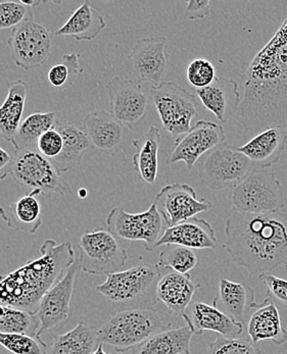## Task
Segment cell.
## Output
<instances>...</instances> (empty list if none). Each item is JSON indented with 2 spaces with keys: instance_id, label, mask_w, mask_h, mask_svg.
<instances>
[{
  "instance_id": "obj_31",
  "label": "cell",
  "mask_w": 287,
  "mask_h": 354,
  "mask_svg": "<svg viewBox=\"0 0 287 354\" xmlns=\"http://www.w3.org/2000/svg\"><path fill=\"white\" fill-rule=\"evenodd\" d=\"M0 216L10 228L35 234L42 225V212L35 195L21 197L8 209H0Z\"/></svg>"
},
{
  "instance_id": "obj_33",
  "label": "cell",
  "mask_w": 287,
  "mask_h": 354,
  "mask_svg": "<svg viewBox=\"0 0 287 354\" xmlns=\"http://www.w3.org/2000/svg\"><path fill=\"white\" fill-rule=\"evenodd\" d=\"M98 335L85 322L53 339L47 354H92L98 346Z\"/></svg>"
},
{
  "instance_id": "obj_27",
  "label": "cell",
  "mask_w": 287,
  "mask_h": 354,
  "mask_svg": "<svg viewBox=\"0 0 287 354\" xmlns=\"http://www.w3.org/2000/svg\"><path fill=\"white\" fill-rule=\"evenodd\" d=\"M106 27L104 17L85 1L55 34L59 37H73L77 41H92Z\"/></svg>"
},
{
  "instance_id": "obj_45",
  "label": "cell",
  "mask_w": 287,
  "mask_h": 354,
  "mask_svg": "<svg viewBox=\"0 0 287 354\" xmlns=\"http://www.w3.org/2000/svg\"><path fill=\"white\" fill-rule=\"evenodd\" d=\"M22 3L28 6V8H32L33 6H39L41 1H39V0H33V1H25V0H22Z\"/></svg>"
},
{
  "instance_id": "obj_22",
  "label": "cell",
  "mask_w": 287,
  "mask_h": 354,
  "mask_svg": "<svg viewBox=\"0 0 287 354\" xmlns=\"http://www.w3.org/2000/svg\"><path fill=\"white\" fill-rule=\"evenodd\" d=\"M214 306L237 323H246L250 310L257 306L254 291L248 283H235L221 277Z\"/></svg>"
},
{
  "instance_id": "obj_8",
  "label": "cell",
  "mask_w": 287,
  "mask_h": 354,
  "mask_svg": "<svg viewBox=\"0 0 287 354\" xmlns=\"http://www.w3.org/2000/svg\"><path fill=\"white\" fill-rule=\"evenodd\" d=\"M165 131L176 140L192 129V122L198 115L196 96L179 84L164 81L153 86L149 92Z\"/></svg>"
},
{
  "instance_id": "obj_29",
  "label": "cell",
  "mask_w": 287,
  "mask_h": 354,
  "mask_svg": "<svg viewBox=\"0 0 287 354\" xmlns=\"http://www.w3.org/2000/svg\"><path fill=\"white\" fill-rule=\"evenodd\" d=\"M136 152L133 154L132 162L137 175L143 183L154 184L158 177V149L160 145V132L155 126L141 138L133 141Z\"/></svg>"
},
{
  "instance_id": "obj_17",
  "label": "cell",
  "mask_w": 287,
  "mask_h": 354,
  "mask_svg": "<svg viewBox=\"0 0 287 354\" xmlns=\"http://www.w3.org/2000/svg\"><path fill=\"white\" fill-rule=\"evenodd\" d=\"M224 128L214 122L198 121L186 134L175 140L167 164L183 162L192 169L199 158L210 150L225 142Z\"/></svg>"
},
{
  "instance_id": "obj_2",
  "label": "cell",
  "mask_w": 287,
  "mask_h": 354,
  "mask_svg": "<svg viewBox=\"0 0 287 354\" xmlns=\"http://www.w3.org/2000/svg\"><path fill=\"white\" fill-rule=\"evenodd\" d=\"M223 250L237 265L259 274L287 267V216L281 212H233L225 223Z\"/></svg>"
},
{
  "instance_id": "obj_21",
  "label": "cell",
  "mask_w": 287,
  "mask_h": 354,
  "mask_svg": "<svg viewBox=\"0 0 287 354\" xmlns=\"http://www.w3.org/2000/svg\"><path fill=\"white\" fill-rule=\"evenodd\" d=\"M184 246L192 250H214L217 248L218 239L215 230L205 218H189L174 227L165 229L156 248L162 245Z\"/></svg>"
},
{
  "instance_id": "obj_24",
  "label": "cell",
  "mask_w": 287,
  "mask_h": 354,
  "mask_svg": "<svg viewBox=\"0 0 287 354\" xmlns=\"http://www.w3.org/2000/svg\"><path fill=\"white\" fill-rule=\"evenodd\" d=\"M248 335L254 344L261 341H271L277 345L284 344L287 331L282 326L278 306L266 297L262 304H257L248 323Z\"/></svg>"
},
{
  "instance_id": "obj_6",
  "label": "cell",
  "mask_w": 287,
  "mask_h": 354,
  "mask_svg": "<svg viewBox=\"0 0 287 354\" xmlns=\"http://www.w3.org/2000/svg\"><path fill=\"white\" fill-rule=\"evenodd\" d=\"M229 203L234 212L248 214L281 212L286 207L284 187L270 167H254L231 189Z\"/></svg>"
},
{
  "instance_id": "obj_9",
  "label": "cell",
  "mask_w": 287,
  "mask_h": 354,
  "mask_svg": "<svg viewBox=\"0 0 287 354\" xmlns=\"http://www.w3.org/2000/svg\"><path fill=\"white\" fill-rule=\"evenodd\" d=\"M254 167L239 147L226 142L210 150L199 162L201 181L214 191L234 188Z\"/></svg>"
},
{
  "instance_id": "obj_13",
  "label": "cell",
  "mask_w": 287,
  "mask_h": 354,
  "mask_svg": "<svg viewBox=\"0 0 287 354\" xmlns=\"http://www.w3.org/2000/svg\"><path fill=\"white\" fill-rule=\"evenodd\" d=\"M8 44L14 63L30 71L46 63L53 50V38L44 24L33 19L14 28Z\"/></svg>"
},
{
  "instance_id": "obj_38",
  "label": "cell",
  "mask_w": 287,
  "mask_h": 354,
  "mask_svg": "<svg viewBox=\"0 0 287 354\" xmlns=\"http://www.w3.org/2000/svg\"><path fill=\"white\" fill-rule=\"evenodd\" d=\"M33 19L32 8L22 1H0V30L14 29L24 21Z\"/></svg>"
},
{
  "instance_id": "obj_3",
  "label": "cell",
  "mask_w": 287,
  "mask_h": 354,
  "mask_svg": "<svg viewBox=\"0 0 287 354\" xmlns=\"http://www.w3.org/2000/svg\"><path fill=\"white\" fill-rule=\"evenodd\" d=\"M75 261L71 242L57 243L53 239L45 240L39 257L0 277V304L37 313L44 294L63 278Z\"/></svg>"
},
{
  "instance_id": "obj_10",
  "label": "cell",
  "mask_w": 287,
  "mask_h": 354,
  "mask_svg": "<svg viewBox=\"0 0 287 354\" xmlns=\"http://www.w3.org/2000/svg\"><path fill=\"white\" fill-rule=\"evenodd\" d=\"M78 248L81 271L92 276L121 272L127 263V251L109 230L100 228L83 234Z\"/></svg>"
},
{
  "instance_id": "obj_48",
  "label": "cell",
  "mask_w": 287,
  "mask_h": 354,
  "mask_svg": "<svg viewBox=\"0 0 287 354\" xmlns=\"http://www.w3.org/2000/svg\"><path fill=\"white\" fill-rule=\"evenodd\" d=\"M286 351H287V347H286Z\"/></svg>"
},
{
  "instance_id": "obj_41",
  "label": "cell",
  "mask_w": 287,
  "mask_h": 354,
  "mask_svg": "<svg viewBox=\"0 0 287 354\" xmlns=\"http://www.w3.org/2000/svg\"><path fill=\"white\" fill-rule=\"evenodd\" d=\"M259 279L267 287V297L275 306L287 310V280L271 272L259 274Z\"/></svg>"
},
{
  "instance_id": "obj_46",
  "label": "cell",
  "mask_w": 287,
  "mask_h": 354,
  "mask_svg": "<svg viewBox=\"0 0 287 354\" xmlns=\"http://www.w3.org/2000/svg\"><path fill=\"white\" fill-rule=\"evenodd\" d=\"M92 354H108V353H107L106 351H104V344H102V343H100V344H98V346L96 347L95 351H94L93 353H92Z\"/></svg>"
},
{
  "instance_id": "obj_30",
  "label": "cell",
  "mask_w": 287,
  "mask_h": 354,
  "mask_svg": "<svg viewBox=\"0 0 287 354\" xmlns=\"http://www.w3.org/2000/svg\"><path fill=\"white\" fill-rule=\"evenodd\" d=\"M188 325L160 332L125 354H190L194 336Z\"/></svg>"
},
{
  "instance_id": "obj_23",
  "label": "cell",
  "mask_w": 287,
  "mask_h": 354,
  "mask_svg": "<svg viewBox=\"0 0 287 354\" xmlns=\"http://www.w3.org/2000/svg\"><path fill=\"white\" fill-rule=\"evenodd\" d=\"M287 147V130L282 127H272L250 138L239 151L256 167L269 169L277 164Z\"/></svg>"
},
{
  "instance_id": "obj_47",
  "label": "cell",
  "mask_w": 287,
  "mask_h": 354,
  "mask_svg": "<svg viewBox=\"0 0 287 354\" xmlns=\"http://www.w3.org/2000/svg\"><path fill=\"white\" fill-rule=\"evenodd\" d=\"M78 194L80 198H85L87 194L86 190H85V189H82V190H79Z\"/></svg>"
},
{
  "instance_id": "obj_37",
  "label": "cell",
  "mask_w": 287,
  "mask_h": 354,
  "mask_svg": "<svg viewBox=\"0 0 287 354\" xmlns=\"http://www.w3.org/2000/svg\"><path fill=\"white\" fill-rule=\"evenodd\" d=\"M0 345L14 354H47L48 351L42 339L25 334L0 333Z\"/></svg>"
},
{
  "instance_id": "obj_12",
  "label": "cell",
  "mask_w": 287,
  "mask_h": 354,
  "mask_svg": "<svg viewBox=\"0 0 287 354\" xmlns=\"http://www.w3.org/2000/svg\"><path fill=\"white\" fill-rule=\"evenodd\" d=\"M107 227L115 237L128 241H141L145 250L153 251L164 234L165 222L155 203L138 214L126 212L123 207H113L107 216Z\"/></svg>"
},
{
  "instance_id": "obj_26",
  "label": "cell",
  "mask_w": 287,
  "mask_h": 354,
  "mask_svg": "<svg viewBox=\"0 0 287 354\" xmlns=\"http://www.w3.org/2000/svg\"><path fill=\"white\" fill-rule=\"evenodd\" d=\"M30 92L29 84L20 79L8 84V95L0 105V138L12 143L23 122L26 100Z\"/></svg>"
},
{
  "instance_id": "obj_39",
  "label": "cell",
  "mask_w": 287,
  "mask_h": 354,
  "mask_svg": "<svg viewBox=\"0 0 287 354\" xmlns=\"http://www.w3.org/2000/svg\"><path fill=\"white\" fill-rule=\"evenodd\" d=\"M207 354H261L260 349L246 338L227 339L218 335L214 341L207 342Z\"/></svg>"
},
{
  "instance_id": "obj_11",
  "label": "cell",
  "mask_w": 287,
  "mask_h": 354,
  "mask_svg": "<svg viewBox=\"0 0 287 354\" xmlns=\"http://www.w3.org/2000/svg\"><path fill=\"white\" fill-rule=\"evenodd\" d=\"M80 271V261L77 259L63 278L55 283L40 300L36 313L40 324L39 338L42 339L45 334L57 333L70 321L72 315L71 304Z\"/></svg>"
},
{
  "instance_id": "obj_20",
  "label": "cell",
  "mask_w": 287,
  "mask_h": 354,
  "mask_svg": "<svg viewBox=\"0 0 287 354\" xmlns=\"http://www.w3.org/2000/svg\"><path fill=\"white\" fill-rule=\"evenodd\" d=\"M196 93L203 109L213 113L220 123H227L241 107L239 84L233 79L217 78L211 85L196 89Z\"/></svg>"
},
{
  "instance_id": "obj_4",
  "label": "cell",
  "mask_w": 287,
  "mask_h": 354,
  "mask_svg": "<svg viewBox=\"0 0 287 354\" xmlns=\"http://www.w3.org/2000/svg\"><path fill=\"white\" fill-rule=\"evenodd\" d=\"M170 315L155 308L122 310L96 330L98 343L110 345L118 353H126L160 332L172 328Z\"/></svg>"
},
{
  "instance_id": "obj_35",
  "label": "cell",
  "mask_w": 287,
  "mask_h": 354,
  "mask_svg": "<svg viewBox=\"0 0 287 354\" xmlns=\"http://www.w3.org/2000/svg\"><path fill=\"white\" fill-rule=\"evenodd\" d=\"M198 257L196 251L184 246L169 244L164 250L160 251L158 263L160 269L173 270V272L186 274L198 266Z\"/></svg>"
},
{
  "instance_id": "obj_16",
  "label": "cell",
  "mask_w": 287,
  "mask_h": 354,
  "mask_svg": "<svg viewBox=\"0 0 287 354\" xmlns=\"http://www.w3.org/2000/svg\"><path fill=\"white\" fill-rule=\"evenodd\" d=\"M132 129L107 111H91L83 120V130L93 147L110 156H117L132 145Z\"/></svg>"
},
{
  "instance_id": "obj_44",
  "label": "cell",
  "mask_w": 287,
  "mask_h": 354,
  "mask_svg": "<svg viewBox=\"0 0 287 354\" xmlns=\"http://www.w3.org/2000/svg\"><path fill=\"white\" fill-rule=\"evenodd\" d=\"M14 162L15 158H12L3 148L0 147V181L12 174Z\"/></svg>"
},
{
  "instance_id": "obj_25",
  "label": "cell",
  "mask_w": 287,
  "mask_h": 354,
  "mask_svg": "<svg viewBox=\"0 0 287 354\" xmlns=\"http://www.w3.org/2000/svg\"><path fill=\"white\" fill-rule=\"evenodd\" d=\"M199 287L188 274L168 272L158 281L156 298L166 306L171 313L182 317L189 308L194 293Z\"/></svg>"
},
{
  "instance_id": "obj_14",
  "label": "cell",
  "mask_w": 287,
  "mask_h": 354,
  "mask_svg": "<svg viewBox=\"0 0 287 354\" xmlns=\"http://www.w3.org/2000/svg\"><path fill=\"white\" fill-rule=\"evenodd\" d=\"M168 62V40L158 36L137 41L124 66L135 82L158 86L164 82Z\"/></svg>"
},
{
  "instance_id": "obj_36",
  "label": "cell",
  "mask_w": 287,
  "mask_h": 354,
  "mask_svg": "<svg viewBox=\"0 0 287 354\" xmlns=\"http://www.w3.org/2000/svg\"><path fill=\"white\" fill-rule=\"evenodd\" d=\"M79 57V53H68L64 55L61 63L53 64L47 73V80L50 85L57 89H66L72 86L77 77L83 73Z\"/></svg>"
},
{
  "instance_id": "obj_15",
  "label": "cell",
  "mask_w": 287,
  "mask_h": 354,
  "mask_svg": "<svg viewBox=\"0 0 287 354\" xmlns=\"http://www.w3.org/2000/svg\"><path fill=\"white\" fill-rule=\"evenodd\" d=\"M154 203L162 214L167 228L176 226L213 207L211 201L198 198L194 187L179 183L164 186L156 194Z\"/></svg>"
},
{
  "instance_id": "obj_5",
  "label": "cell",
  "mask_w": 287,
  "mask_h": 354,
  "mask_svg": "<svg viewBox=\"0 0 287 354\" xmlns=\"http://www.w3.org/2000/svg\"><path fill=\"white\" fill-rule=\"evenodd\" d=\"M160 268L155 266H137L125 271L108 274L107 280L96 287L115 312L154 308L158 301L156 286Z\"/></svg>"
},
{
  "instance_id": "obj_18",
  "label": "cell",
  "mask_w": 287,
  "mask_h": 354,
  "mask_svg": "<svg viewBox=\"0 0 287 354\" xmlns=\"http://www.w3.org/2000/svg\"><path fill=\"white\" fill-rule=\"evenodd\" d=\"M106 88L113 117L132 128L142 123L149 109V96L140 84L117 76L109 81Z\"/></svg>"
},
{
  "instance_id": "obj_7",
  "label": "cell",
  "mask_w": 287,
  "mask_h": 354,
  "mask_svg": "<svg viewBox=\"0 0 287 354\" xmlns=\"http://www.w3.org/2000/svg\"><path fill=\"white\" fill-rule=\"evenodd\" d=\"M15 153L14 167L10 175L19 185L29 190V194L35 196H50L51 194L68 196L72 194L71 186L62 177L57 167L37 150H22Z\"/></svg>"
},
{
  "instance_id": "obj_43",
  "label": "cell",
  "mask_w": 287,
  "mask_h": 354,
  "mask_svg": "<svg viewBox=\"0 0 287 354\" xmlns=\"http://www.w3.org/2000/svg\"><path fill=\"white\" fill-rule=\"evenodd\" d=\"M210 0H189L185 10V17L188 20L198 21L207 18L211 12Z\"/></svg>"
},
{
  "instance_id": "obj_42",
  "label": "cell",
  "mask_w": 287,
  "mask_h": 354,
  "mask_svg": "<svg viewBox=\"0 0 287 354\" xmlns=\"http://www.w3.org/2000/svg\"><path fill=\"white\" fill-rule=\"evenodd\" d=\"M64 140L57 128L46 131L37 142V151L44 158L53 160L61 154Z\"/></svg>"
},
{
  "instance_id": "obj_34",
  "label": "cell",
  "mask_w": 287,
  "mask_h": 354,
  "mask_svg": "<svg viewBox=\"0 0 287 354\" xmlns=\"http://www.w3.org/2000/svg\"><path fill=\"white\" fill-rule=\"evenodd\" d=\"M37 315L0 304V333L25 334L35 338L39 331Z\"/></svg>"
},
{
  "instance_id": "obj_40",
  "label": "cell",
  "mask_w": 287,
  "mask_h": 354,
  "mask_svg": "<svg viewBox=\"0 0 287 354\" xmlns=\"http://www.w3.org/2000/svg\"><path fill=\"white\" fill-rule=\"evenodd\" d=\"M186 78L196 89L207 87L217 79L215 66L207 59H194L186 68Z\"/></svg>"
},
{
  "instance_id": "obj_19",
  "label": "cell",
  "mask_w": 287,
  "mask_h": 354,
  "mask_svg": "<svg viewBox=\"0 0 287 354\" xmlns=\"http://www.w3.org/2000/svg\"><path fill=\"white\" fill-rule=\"evenodd\" d=\"M182 317L186 325L198 336L211 331L224 338L237 339L243 333V324L237 323L215 306L203 302H194L190 306L189 313H185Z\"/></svg>"
},
{
  "instance_id": "obj_28",
  "label": "cell",
  "mask_w": 287,
  "mask_h": 354,
  "mask_svg": "<svg viewBox=\"0 0 287 354\" xmlns=\"http://www.w3.org/2000/svg\"><path fill=\"white\" fill-rule=\"evenodd\" d=\"M57 130L63 137V150L59 156L49 160L59 173H66L80 165L85 152L92 149L93 145L84 130L74 124L59 123Z\"/></svg>"
},
{
  "instance_id": "obj_32",
  "label": "cell",
  "mask_w": 287,
  "mask_h": 354,
  "mask_svg": "<svg viewBox=\"0 0 287 354\" xmlns=\"http://www.w3.org/2000/svg\"><path fill=\"white\" fill-rule=\"evenodd\" d=\"M59 123V113L36 111L23 120L12 141L15 152L22 150H37V142L46 131L57 128Z\"/></svg>"
},
{
  "instance_id": "obj_1",
  "label": "cell",
  "mask_w": 287,
  "mask_h": 354,
  "mask_svg": "<svg viewBox=\"0 0 287 354\" xmlns=\"http://www.w3.org/2000/svg\"><path fill=\"white\" fill-rule=\"evenodd\" d=\"M239 118L246 136L272 128L287 130V18L241 75Z\"/></svg>"
}]
</instances>
